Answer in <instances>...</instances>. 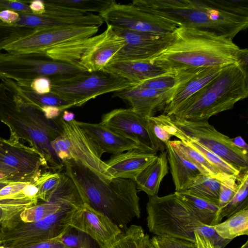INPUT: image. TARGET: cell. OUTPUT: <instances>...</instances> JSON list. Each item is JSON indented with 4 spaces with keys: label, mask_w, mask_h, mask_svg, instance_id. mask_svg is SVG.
Instances as JSON below:
<instances>
[{
    "label": "cell",
    "mask_w": 248,
    "mask_h": 248,
    "mask_svg": "<svg viewBox=\"0 0 248 248\" xmlns=\"http://www.w3.org/2000/svg\"><path fill=\"white\" fill-rule=\"evenodd\" d=\"M132 3L177 27L206 31L232 40L248 25L245 0H134Z\"/></svg>",
    "instance_id": "1"
},
{
    "label": "cell",
    "mask_w": 248,
    "mask_h": 248,
    "mask_svg": "<svg viewBox=\"0 0 248 248\" xmlns=\"http://www.w3.org/2000/svg\"><path fill=\"white\" fill-rule=\"evenodd\" d=\"M0 121L9 127L10 136L29 142L45 159L49 169L61 172L64 168L51 145L62 133L59 119L46 118L40 108L25 96L20 86L9 79L0 82Z\"/></svg>",
    "instance_id": "2"
},
{
    "label": "cell",
    "mask_w": 248,
    "mask_h": 248,
    "mask_svg": "<svg viewBox=\"0 0 248 248\" xmlns=\"http://www.w3.org/2000/svg\"><path fill=\"white\" fill-rule=\"evenodd\" d=\"M240 48L232 39L215 33L177 27L169 45L150 61L167 71L238 63Z\"/></svg>",
    "instance_id": "3"
},
{
    "label": "cell",
    "mask_w": 248,
    "mask_h": 248,
    "mask_svg": "<svg viewBox=\"0 0 248 248\" xmlns=\"http://www.w3.org/2000/svg\"><path fill=\"white\" fill-rule=\"evenodd\" d=\"M63 163L64 172L78 187L83 202L107 216L122 231L140 217L134 180L113 178L106 183L79 163L70 160Z\"/></svg>",
    "instance_id": "4"
},
{
    "label": "cell",
    "mask_w": 248,
    "mask_h": 248,
    "mask_svg": "<svg viewBox=\"0 0 248 248\" xmlns=\"http://www.w3.org/2000/svg\"><path fill=\"white\" fill-rule=\"evenodd\" d=\"M248 70L239 63L222 67L219 74L170 116L174 120L208 121L232 109L248 95Z\"/></svg>",
    "instance_id": "5"
},
{
    "label": "cell",
    "mask_w": 248,
    "mask_h": 248,
    "mask_svg": "<svg viewBox=\"0 0 248 248\" xmlns=\"http://www.w3.org/2000/svg\"><path fill=\"white\" fill-rule=\"evenodd\" d=\"M146 211L147 227L156 235L196 243L194 232L197 231L217 248H224L232 241L219 236L213 226L200 222L174 193L162 197L148 196Z\"/></svg>",
    "instance_id": "6"
},
{
    "label": "cell",
    "mask_w": 248,
    "mask_h": 248,
    "mask_svg": "<svg viewBox=\"0 0 248 248\" xmlns=\"http://www.w3.org/2000/svg\"><path fill=\"white\" fill-rule=\"evenodd\" d=\"M87 72L78 63L52 60L42 53H0V79H9L30 88L39 77L77 74Z\"/></svg>",
    "instance_id": "7"
},
{
    "label": "cell",
    "mask_w": 248,
    "mask_h": 248,
    "mask_svg": "<svg viewBox=\"0 0 248 248\" xmlns=\"http://www.w3.org/2000/svg\"><path fill=\"white\" fill-rule=\"evenodd\" d=\"M62 131L51 145L57 156L64 162L73 160L96 175L105 182L113 178L109 167L101 159L104 152L77 124V120L65 122L59 118Z\"/></svg>",
    "instance_id": "8"
},
{
    "label": "cell",
    "mask_w": 248,
    "mask_h": 248,
    "mask_svg": "<svg viewBox=\"0 0 248 248\" xmlns=\"http://www.w3.org/2000/svg\"><path fill=\"white\" fill-rule=\"evenodd\" d=\"M50 93L80 107L91 99L105 93L127 89L132 84L124 78L102 71L49 78Z\"/></svg>",
    "instance_id": "9"
},
{
    "label": "cell",
    "mask_w": 248,
    "mask_h": 248,
    "mask_svg": "<svg viewBox=\"0 0 248 248\" xmlns=\"http://www.w3.org/2000/svg\"><path fill=\"white\" fill-rule=\"evenodd\" d=\"M63 204L56 213L33 222H24L19 217L0 225V242L4 248H26L41 242L60 237L68 229L65 223L69 212L75 207Z\"/></svg>",
    "instance_id": "10"
},
{
    "label": "cell",
    "mask_w": 248,
    "mask_h": 248,
    "mask_svg": "<svg viewBox=\"0 0 248 248\" xmlns=\"http://www.w3.org/2000/svg\"><path fill=\"white\" fill-rule=\"evenodd\" d=\"M19 140L12 136L8 140L0 137V172L14 182H32L41 173V167L48 166L37 151Z\"/></svg>",
    "instance_id": "11"
},
{
    "label": "cell",
    "mask_w": 248,
    "mask_h": 248,
    "mask_svg": "<svg viewBox=\"0 0 248 248\" xmlns=\"http://www.w3.org/2000/svg\"><path fill=\"white\" fill-rule=\"evenodd\" d=\"M107 25L154 36L171 34L177 27L161 17L133 4H121L115 0L99 14Z\"/></svg>",
    "instance_id": "12"
},
{
    "label": "cell",
    "mask_w": 248,
    "mask_h": 248,
    "mask_svg": "<svg viewBox=\"0 0 248 248\" xmlns=\"http://www.w3.org/2000/svg\"><path fill=\"white\" fill-rule=\"evenodd\" d=\"M172 121L186 136L234 166L241 172L248 170V153L237 148L231 138L218 131L208 121Z\"/></svg>",
    "instance_id": "13"
},
{
    "label": "cell",
    "mask_w": 248,
    "mask_h": 248,
    "mask_svg": "<svg viewBox=\"0 0 248 248\" xmlns=\"http://www.w3.org/2000/svg\"><path fill=\"white\" fill-rule=\"evenodd\" d=\"M121 136L134 141L147 152L165 150V145L155 137L148 118L131 108H116L103 114L100 122Z\"/></svg>",
    "instance_id": "14"
},
{
    "label": "cell",
    "mask_w": 248,
    "mask_h": 248,
    "mask_svg": "<svg viewBox=\"0 0 248 248\" xmlns=\"http://www.w3.org/2000/svg\"><path fill=\"white\" fill-rule=\"evenodd\" d=\"M65 223L87 234L100 248H110L123 232L107 216L84 202L69 212Z\"/></svg>",
    "instance_id": "15"
},
{
    "label": "cell",
    "mask_w": 248,
    "mask_h": 248,
    "mask_svg": "<svg viewBox=\"0 0 248 248\" xmlns=\"http://www.w3.org/2000/svg\"><path fill=\"white\" fill-rule=\"evenodd\" d=\"M98 26H71L44 29L14 42L4 49L8 53H42L45 50L70 41L92 37Z\"/></svg>",
    "instance_id": "16"
},
{
    "label": "cell",
    "mask_w": 248,
    "mask_h": 248,
    "mask_svg": "<svg viewBox=\"0 0 248 248\" xmlns=\"http://www.w3.org/2000/svg\"><path fill=\"white\" fill-rule=\"evenodd\" d=\"M113 28L124 38L125 43L124 46L109 62L119 61L149 62L163 50L172 38V33L164 36H154Z\"/></svg>",
    "instance_id": "17"
},
{
    "label": "cell",
    "mask_w": 248,
    "mask_h": 248,
    "mask_svg": "<svg viewBox=\"0 0 248 248\" xmlns=\"http://www.w3.org/2000/svg\"><path fill=\"white\" fill-rule=\"evenodd\" d=\"M107 25L104 37L88 48L78 62L88 72L101 71L124 45V38L111 26Z\"/></svg>",
    "instance_id": "18"
},
{
    "label": "cell",
    "mask_w": 248,
    "mask_h": 248,
    "mask_svg": "<svg viewBox=\"0 0 248 248\" xmlns=\"http://www.w3.org/2000/svg\"><path fill=\"white\" fill-rule=\"evenodd\" d=\"M19 15V18L12 25L42 30L71 26L100 27L104 22L99 15L93 13L82 16L20 13Z\"/></svg>",
    "instance_id": "19"
},
{
    "label": "cell",
    "mask_w": 248,
    "mask_h": 248,
    "mask_svg": "<svg viewBox=\"0 0 248 248\" xmlns=\"http://www.w3.org/2000/svg\"><path fill=\"white\" fill-rule=\"evenodd\" d=\"M222 67L201 68L182 81L172 90L163 109V114L170 116L182 104L216 78Z\"/></svg>",
    "instance_id": "20"
},
{
    "label": "cell",
    "mask_w": 248,
    "mask_h": 248,
    "mask_svg": "<svg viewBox=\"0 0 248 248\" xmlns=\"http://www.w3.org/2000/svg\"><path fill=\"white\" fill-rule=\"evenodd\" d=\"M172 90L158 91L147 89H127L114 92L112 96L128 103L135 112L146 117L155 116L163 110Z\"/></svg>",
    "instance_id": "21"
},
{
    "label": "cell",
    "mask_w": 248,
    "mask_h": 248,
    "mask_svg": "<svg viewBox=\"0 0 248 248\" xmlns=\"http://www.w3.org/2000/svg\"><path fill=\"white\" fill-rule=\"evenodd\" d=\"M157 156L156 153L136 148L112 155L105 162L109 167L113 178L135 180Z\"/></svg>",
    "instance_id": "22"
},
{
    "label": "cell",
    "mask_w": 248,
    "mask_h": 248,
    "mask_svg": "<svg viewBox=\"0 0 248 248\" xmlns=\"http://www.w3.org/2000/svg\"><path fill=\"white\" fill-rule=\"evenodd\" d=\"M77 123L104 153L115 155L136 148L144 150L137 143L113 131L101 123L92 124L77 121Z\"/></svg>",
    "instance_id": "23"
},
{
    "label": "cell",
    "mask_w": 248,
    "mask_h": 248,
    "mask_svg": "<svg viewBox=\"0 0 248 248\" xmlns=\"http://www.w3.org/2000/svg\"><path fill=\"white\" fill-rule=\"evenodd\" d=\"M101 71L126 79L132 85L168 72L150 61L110 62Z\"/></svg>",
    "instance_id": "24"
},
{
    "label": "cell",
    "mask_w": 248,
    "mask_h": 248,
    "mask_svg": "<svg viewBox=\"0 0 248 248\" xmlns=\"http://www.w3.org/2000/svg\"><path fill=\"white\" fill-rule=\"evenodd\" d=\"M165 150L175 191L186 190L192 181L202 174L179 150L170 145L169 141L165 144Z\"/></svg>",
    "instance_id": "25"
},
{
    "label": "cell",
    "mask_w": 248,
    "mask_h": 248,
    "mask_svg": "<svg viewBox=\"0 0 248 248\" xmlns=\"http://www.w3.org/2000/svg\"><path fill=\"white\" fill-rule=\"evenodd\" d=\"M114 0H46L45 13L82 16L106 10Z\"/></svg>",
    "instance_id": "26"
},
{
    "label": "cell",
    "mask_w": 248,
    "mask_h": 248,
    "mask_svg": "<svg viewBox=\"0 0 248 248\" xmlns=\"http://www.w3.org/2000/svg\"><path fill=\"white\" fill-rule=\"evenodd\" d=\"M167 155L166 150L160 154L136 178L137 189L148 196L157 195L160 184L168 173Z\"/></svg>",
    "instance_id": "27"
},
{
    "label": "cell",
    "mask_w": 248,
    "mask_h": 248,
    "mask_svg": "<svg viewBox=\"0 0 248 248\" xmlns=\"http://www.w3.org/2000/svg\"><path fill=\"white\" fill-rule=\"evenodd\" d=\"M105 35L104 31L98 35L59 44L45 50L44 53L47 57L52 60L78 63V61L84 52L100 41Z\"/></svg>",
    "instance_id": "28"
},
{
    "label": "cell",
    "mask_w": 248,
    "mask_h": 248,
    "mask_svg": "<svg viewBox=\"0 0 248 248\" xmlns=\"http://www.w3.org/2000/svg\"><path fill=\"white\" fill-rule=\"evenodd\" d=\"M174 193L200 222L210 226L216 225V218L219 210L217 205L196 196L186 190L175 191Z\"/></svg>",
    "instance_id": "29"
},
{
    "label": "cell",
    "mask_w": 248,
    "mask_h": 248,
    "mask_svg": "<svg viewBox=\"0 0 248 248\" xmlns=\"http://www.w3.org/2000/svg\"><path fill=\"white\" fill-rule=\"evenodd\" d=\"M176 127L177 129L173 136H175L180 140L198 151L214 167L219 174L224 177L230 176L237 177L239 176L241 172L236 168L194 140L188 138L177 126Z\"/></svg>",
    "instance_id": "30"
},
{
    "label": "cell",
    "mask_w": 248,
    "mask_h": 248,
    "mask_svg": "<svg viewBox=\"0 0 248 248\" xmlns=\"http://www.w3.org/2000/svg\"><path fill=\"white\" fill-rule=\"evenodd\" d=\"M248 170L240 173L237 178L235 195L224 207L220 208L216 218V225L220 223L224 217H230L241 211L248 209Z\"/></svg>",
    "instance_id": "31"
},
{
    "label": "cell",
    "mask_w": 248,
    "mask_h": 248,
    "mask_svg": "<svg viewBox=\"0 0 248 248\" xmlns=\"http://www.w3.org/2000/svg\"><path fill=\"white\" fill-rule=\"evenodd\" d=\"M199 69L168 71L163 74L133 85L130 88L158 91L173 90L182 81L192 75Z\"/></svg>",
    "instance_id": "32"
},
{
    "label": "cell",
    "mask_w": 248,
    "mask_h": 248,
    "mask_svg": "<svg viewBox=\"0 0 248 248\" xmlns=\"http://www.w3.org/2000/svg\"><path fill=\"white\" fill-rule=\"evenodd\" d=\"M213 227L219 236L232 240L234 238L248 234V209L237 212Z\"/></svg>",
    "instance_id": "33"
},
{
    "label": "cell",
    "mask_w": 248,
    "mask_h": 248,
    "mask_svg": "<svg viewBox=\"0 0 248 248\" xmlns=\"http://www.w3.org/2000/svg\"><path fill=\"white\" fill-rule=\"evenodd\" d=\"M169 142L170 145L179 150L189 162L195 165L202 174L216 178L220 181L230 177H224L221 176L202 154L183 141L174 140H170Z\"/></svg>",
    "instance_id": "34"
},
{
    "label": "cell",
    "mask_w": 248,
    "mask_h": 248,
    "mask_svg": "<svg viewBox=\"0 0 248 248\" xmlns=\"http://www.w3.org/2000/svg\"><path fill=\"white\" fill-rule=\"evenodd\" d=\"M220 181L201 174L197 177L186 190L190 193L218 205Z\"/></svg>",
    "instance_id": "35"
},
{
    "label": "cell",
    "mask_w": 248,
    "mask_h": 248,
    "mask_svg": "<svg viewBox=\"0 0 248 248\" xmlns=\"http://www.w3.org/2000/svg\"><path fill=\"white\" fill-rule=\"evenodd\" d=\"M149 239L141 226L131 225L120 234L110 248H144Z\"/></svg>",
    "instance_id": "36"
},
{
    "label": "cell",
    "mask_w": 248,
    "mask_h": 248,
    "mask_svg": "<svg viewBox=\"0 0 248 248\" xmlns=\"http://www.w3.org/2000/svg\"><path fill=\"white\" fill-rule=\"evenodd\" d=\"M42 29L0 24V51L15 42L37 33Z\"/></svg>",
    "instance_id": "37"
},
{
    "label": "cell",
    "mask_w": 248,
    "mask_h": 248,
    "mask_svg": "<svg viewBox=\"0 0 248 248\" xmlns=\"http://www.w3.org/2000/svg\"><path fill=\"white\" fill-rule=\"evenodd\" d=\"M20 87L25 96L40 108L44 106H55L63 111L67 108L73 107V104L51 93L40 94L33 91L30 87Z\"/></svg>",
    "instance_id": "38"
},
{
    "label": "cell",
    "mask_w": 248,
    "mask_h": 248,
    "mask_svg": "<svg viewBox=\"0 0 248 248\" xmlns=\"http://www.w3.org/2000/svg\"><path fill=\"white\" fill-rule=\"evenodd\" d=\"M59 238L69 248H100L87 234L70 227Z\"/></svg>",
    "instance_id": "39"
},
{
    "label": "cell",
    "mask_w": 248,
    "mask_h": 248,
    "mask_svg": "<svg viewBox=\"0 0 248 248\" xmlns=\"http://www.w3.org/2000/svg\"><path fill=\"white\" fill-rule=\"evenodd\" d=\"M237 177H230L220 181L218 204L219 209L225 206L235 195Z\"/></svg>",
    "instance_id": "40"
},
{
    "label": "cell",
    "mask_w": 248,
    "mask_h": 248,
    "mask_svg": "<svg viewBox=\"0 0 248 248\" xmlns=\"http://www.w3.org/2000/svg\"><path fill=\"white\" fill-rule=\"evenodd\" d=\"M62 177V172H56L53 176L46 180L39 189L37 195L38 199L45 202L49 201L60 183Z\"/></svg>",
    "instance_id": "41"
},
{
    "label": "cell",
    "mask_w": 248,
    "mask_h": 248,
    "mask_svg": "<svg viewBox=\"0 0 248 248\" xmlns=\"http://www.w3.org/2000/svg\"><path fill=\"white\" fill-rule=\"evenodd\" d=\"M29 1L0 0V12L9 10L20 13H32L29 5Z\"/></svg>",
    "instance_id": "42"
},
{
    "label": "cell",
    "mask_w": 248,
    "mask_h": 248,
    "mask_svg": "<svg viewBox=\"0 0 248 248\" xmlns=\"http://www.w3.org/2000/svg\"><path fill=\"white\" fill-rule=\"evenodd\" d=\"M30 182H16L8 185L0 190V199L12 197L20 193Z\"/></svg>",
    "instance_id": "43"
},
{
    "label": "cell",
    "mask_w": 248,
    "mask_h": 248,
    "mask_svg": "<svg viewBox=\"0 0 248 248\" xmlns=\"http://www.w3.org/2000/svg\"><path fill=\"white\" fill-rule=\"evenodd\" d=\"M30 88L38 94H43L50 93L51 82L49 78L39 77L33 80Z\"/></svg>",
    "instance_id": "44"
},
{
    "label": "cell",
    "mask_w": 248,
    "mask_h": 248,
    "mask_svg": "<svg viewBox=\"0 0 248 248\" xmlns=\"http://www.w3.org/2000/svg\"><path fill=\"white\" fill-rule=\"evenodd\" d=\"M155 248H178L173 238L164 235H155L150 239Z\"/></svg>",
    "instance_id": "45"
},
{
    "label": "cell",
    "mask_w": 248,
    "mask_h": 248,
    "mask_svg": "<svg viewBox=\"0 0 248 248\" xmlns=\"http://www.w3.org/2000/svg\"><path fill=\"white\" fill-rule=\"evenodd\" d=\"M26 248H69L59 237L36 243Z\"/></svg>",
    "instance_id": "46"
},
{
    "label": "cell",
    "mask_w": 248,
    "mask_h": 248,
    "mask_svg": "<svg viewBox=\"0 0 248 248\" xmlns=\"http://www.w3.org/2000/svg\"><path fill=\"white\" fill-rule=\"evenodd\" d=\"M23 211L20 209L0 208V224L17 217Z\"/></svg>",
    "instance_id": "47"
},
{
    "label": "cell",
    "mask_w": 248,
    "mask_h": 248,
    "mask_svg": "<svg viewBox=\"0 0 248 248\" xmlns=\"http://www.w3.org/2000/svg\"><path fill=\"white\" fill-rule=\"evenodd\" d=\"M19 13L5 10L0 12V19L5 24L12 25L19 18Z\"/></svg>",
    "instance_id": "48"
},
{
    "label": "cell",
    "mask_w": 248,
    "mask_h": 248,
    "mask_svg": "<svg viewBox=\"0 0 248 248\" xmlns=\"http://www.w3.org/2000/svg\"><path fill=\"white\" fill-rule=\"evenodd\" d=\"M41 109L46 117L48 119L55 120L61 115L63 111L59 107L50 106H44Z\"/></svg>",
    "instance_id": "49"
},
{
    "label": "cell",
    "mask_w": 248,
    "mask_h": 248,
    "mask_svg": "<svg viewBox=\"0 0 248 248\" xmlns=\"http://www.w3.org/2000/svg\"><path fill=\"white\" fill-rule=\"evenodd\" d=\"M29 5L32 14L42 15L46 11L45 4L43 0L29 1Z\"/></svg>",
    "instance_id": "50"
},
{
    "label": "cell",
    "mask_w": 248,
    "mask_h": 248,
    "mask_svg": "<svg viewBox=\"0 0 248 248\" xmlns=\"http://www.w3.org/2000/svg\"><path fill=\"white\" fill-rule=\"evenodd\" d=\"M194 234L198 248H217L206 237L197 231L195 232Z\"/></svg>",
    "instance_id": "51"
},
{
    "label": "cell",
    "mask_w": 248,
    "mask_h": 248,
    "mask_svg": "<svg viewBox=\"0 0 248 248\" xmlns=\"http://www.w3.org/2000/svg\"><path fill=\"white\" fill-rule=\"evenodd\" d=\"M248 49L240 48L238 55V63L240 64L246 70H247L248 69Z\"/></svg>",
    "instance_id": "52"
},
{
    "label": "cell",
    "mask_w": 248,
    "mask_h": 248,
    "mask_svg": "<svg viewBox=\"0 0 248 248\" xmlns=\"http://www.w3.org/2000/svg\"><path fill=\"white\" fill-rule=\"evenodd\" d=\"M178 248H198L196 243L185 239L173 238Z\"/></svg>",
    "instance_id": "53"
},
{
    "label": "cell",
    "mask_w": 248,
    "mask_h": 248,
    "mask_svg": "<svg viewBox=\"0 0 248 248\" xmlns=\"http://www.w3.org/2000/svg\"><path fill=\"white\" fill-rule=\"evenodd\" d=\"M232 143L243 152L248 153V147L245 141L241 136L231 139Z\"/></svg>",
    "instance_id": "54"
},
{
    "label": "cell",
    "mask_w": 248,
    "mask_h": 248,
    "mask_svg": "<svg viewBox=\"0 0 248 248\" xmlns=\"http://www.w3.org/2000/svg\"><path fill=\"white\" fill-rule=\"evenodd\" d=\"M61 118L65 122H71L75 120V114L72 112L65 110L63 111V114Z\"/></svg>",
    "instance_id": "55"
},
{
    "label": "cell",
    "mask_w": 248,
    "mask_h": 248,
    "mask_svg": "<svg viewBox=\"0 0 248 248\" xmlns=\"http://www.w3.org/2000/svg\"><path fill=\"white\" fill-rule=\"evenodd\" d=\"M13 182L7 180H0V190Z\"/></svg>",
    "instance_id": "56"
},
{
    "label": "cell",
    "mask_w": 248,
    "mask_h": 248,
    "mask_svg": "<svg viewBox=\"0 0 248 248\" xmlns=\"http://www.w3.org/2000/svg\"><path fill=\"white\" fill-rule=\"evenodd\" d=\"M144 248H155L153 244L151 243L150 239H149L146 242Z\"/></svg>",
    "instance_id": "57"
},
{
    "label": "cell",
    "mask_w": 248,
    "mask_h": 248,
    "mask_svg": "<svg viewBox=\"0 0 248 248\" xmlns=\"http://www.w3.org/2000/svg\"><path fill=\"white\" fill-rule=\"evenodd\" d=\"M7 180V176L3 173L0 172V180Z\"/></svg>",
    "instance_id": "58"
},
{
    "label": "cell",
    "mask_w": 248,
    "mask_h": 248,
    "mask_svg": "<svg viewBox=\"0 0 248 248\" xmlns=\"http://www.w3.org/2000/svg\"><path fill=\"white\" fill-rule=\"evenodd\" d=\"M243 248H248V241H247L243 245Z\"/></svg>",
    "instance_id": "59"
},
{
    "label": "cell",
    "mask_w": 248,
    "mask_h": 248,
    "mask_svg": "<svg viewBox=\"0 0 248 248\" xmlns=\"http://www.w3.org/2000/svg\"><path fill=\"white\" fill-rule=\"evenodd\" d=\"M4 24V23H3L0 19V24Z\"/></svg>",
    "instance_id": "60"
},
{
    "label": "cell",
    "mask_w": 248,
    "mask_h": 248,
    "mask_svg": "<svg viewBox=\"0 0 248 248\" xmlns=\"http://www.w3.org/2000/svg\"><path fill=\"white\" fill-rule=\"evenodd\" d=\"M239 248H243V245H242L241 247H240Z\"/></svg>",
    "instance_id": "61"
},
{
    "label": "cell",
    "mask_w": 248,
    "mask_h": 248,
    "mask_svg": "<svg viewBox=\"0 0 248 248\" xmlns=\"http://www.w3.org/2000/svg\"><path fill=\"white\" fill-rule=\"evenodd\" d=\"M0 246H1V243H0Z\"/></svg>",
    "instance_id": "62"
},
{
    "label": "cell",
    "mask_w": 248,
    "mask_h": 248,
    "mask_svg": "<svg viewBox=\"0 0 248 248\" xmlns=\"http://www.w3.org/2000/svg\"></svg>",
    "instance_id": "63"
}]
</instances>
